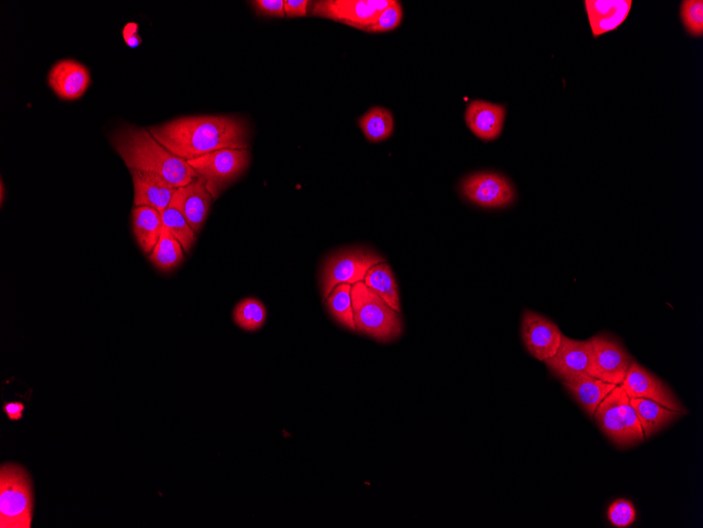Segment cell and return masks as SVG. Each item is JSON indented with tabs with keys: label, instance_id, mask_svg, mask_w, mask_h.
Here are the masks:
<instances>
[{
	"label": "cell",
	"instance_id": "cell-19",
	"mask_svg": "<svg viewBox=\"0 0 703 528\" xmlns=\"http://www.w3.org/2000/svg\"><path fill=\"white\" fill-rule=\"evenodd\" d=\"M133 230L140 248L151 253L162 236V213L148 206H135L132 210Z\"/></svg>",
	"mask_w": 703,
	"mask_h": 528
},
{
	"label": "cell",
	"instance_id": "cell-25",
	"mask_svg": "<svg viewBox=\"0 0 703 528\" xmlns=\"http://www.w3.org/2000/svg\"><path fill=\"white\" fill-rule=\"evenodd\" d=\"M352 286L340 284L334 288L327 299V307L332 317L346 328L356 331L351 297Z\"/></svg>",
	"mask_w": 703,
	"mask_h": 528
},
{
	"label": "cell",
	"instance_id": "cell-30",
	"mask_svg": "<svg viewBox=\"0 0 703 528\" xmlns=\"http://www.w3.org/2000/svg\"><path fill=\"white\" fill-rule=\"evenodd\" d=\"M608 518L615 527H628L632 525L636 519L635 508L628 500H617L611 504Z\"/></svg>",
	"mask_w": 703,
	"mask_h": 528
},
{
	"label": "cell",
	"instance_id": "cell-16",
	"mask_svg": "<svg viewBox=\"0 0 703 528\" xmlns=\"http://www.w3.org/2000/svg\"><path fill=\"white\" fill-rule=\"evenodd\" d=\"M174 198L195 233L200 232L208 217L213 199L206 182L198 176L187 186L178 188Z\"/></svg>",
	"mask_w": 703,
	"mask_h": 528
},
{
	"label": "cell",
	"instance_id": "cell-20",
	"mask_svg": "<svg viewBox=\"0 0 703 528\" xmlns=\"http://www.w3.org/2000/svg\"><path fill=\"white\" fill-rule=\"evenodd\" d=\"M565 387L575 400L585 409V412L594 417L599 404L617 386L593 377H580L564 381Z\"/></svg>",
	"mask_w": 703,
	"mask_h": 528
},
{
	"label": "cell",
	"instance_id": "cell-18",
	"mask_svg": "<svg viewBox=\"0 0 703 528\" xmlns=\"http://www.w3.org/2000/svg\"><path fill=\"white\" fill-rule=\"evenodd\" d=\"M585 4L593 35L598 37L624 24L633 3L631 0H587Z\"/></svg>",
	"mask_w": 703,
	"mask_h": 528
},
{
	"label": "cell",
	"instance_id": "cell-32",
	"mask_svg": "<svg viewBox=\"0 0 703 528\" xmlns=\"http://www.w3.org/2000/svg\"><path fill=\"white\" fill-rule=\"evenodd\" d=\"M308 0H286L285 12L288 17H304L308 15L310 6Z\"/></svg>",
	"mask_w": 703,
	"mask_h": 528
},
{
	"label": "cell",
	"instance_id": "cell-1",
	"mask_svg": "<svg viewBox=\"0 0 703 528\" xmlns=\"http://www.w3.org/2000/svg\"><path fill=\"white\" fill-rule=\"evenodd\" d=\"M154 139L186 161L220 149H248L250 130L247 122L232 115L180 117L152 127Z\"/></svg>",
	"mask_w": 703,
	"mask_h": 528
},
{
	"label": "cell",
	"instance_id": "cell-17",
	"mask_svg": "<svg viewBox=\"0 0 703 528\" xmlns=\"http://www.w3.org/2000/svg\"><path fill=\"white\" fill-rule=\"evenodd\" d=\"M506 108L484 101L470 103L466 122L470 130L482 141H494L504 129Z\"/></svg>",
	"mask_w": 703,
	"mask_h": 528
},
{
	"label": "cell",
	"instance_id": "cell-21",
	"mask_svg": "<svg viewBox=\"0 0 703 528\" xmlns=\"http://www.w3.org/2000/svg\"><path fill=\"white\" fill-rule=\"evenodd\" d=\"M630 404L636 412L642 429H644L645 438L658 433L661 428L669 425L682 415L647 399L633 398L630 399Z\"/></svg>",
	"mask_w": 703,
	"mask_h": 528
},
{
	"label": "cell",
	"instance_id": "cell-31",
	"mask_svg": "<svg viewBox=\"0 0 703 528\" xmlns=\"http://www.w3.org/2000/svg\"><path fill=\"white\" fill-rule=\"evenodd\" d=\"M252 5L261 15L280 18L286 16L284 0H255Z\"/></svg>",
	"mask_w": 703,
	"mask_h": 528
},
{
	"label": "cell",
	"instance_id": "cell-28",
	"mask_svg": "<svg viewBox=\"0 0 703 528\" xmlns=\"http://www.w3.org/2000/svg\"><path fill=\"white\" fill-rule=\"evenodd\" d=\"M681 18L690 34L701 36L703 33L702 0H687V2L682 3Z\"/></svg>",
	"mask_w": 703,
	"mask_h": 528
},
{
	"label": "cell",
	"instance_id": "cell-29",
	"mask_svg": "<svg viewBox=\"0 0 703 528\" xmlns=\"http://www.w3.org/2000/svg\"><path fill=\"white\" fill-rule=\"evenodd\" d=\"M403 15V7H401V4L392 0L391 5L380 13L376 23L365 29V31L380 33L394 30L398 28L401 21H403Z\"/></svg>",
	"mask_w": 703,
	"mask_h": 528
},
{
	"label": "cell",
	"instance_id": "cell-12",
	"mask_svg": "<svg viewBox=\"0 0 703 528\" xmlns=\"http://www.w3.org/2000/svg\"><path fill=\"white\" fill-rule=\"evenodd\" d=\"M630 399L640 398L654 401L680 414H687L672 393V390L649 370L637 362L632 363L628 374L621 384Z\"/></svg>",
	"mask_w": 703,
	"mask_h": 528
},
{
	"label": "cell",
	"instance_id": "cell-11",
	"mask_svg": "<svg viewBox=\"0 0 703 528\" xmlns=\"http://www.w3.org/2000/svg\"><path fill=\"white\" fill-rule=\"evenodd\" d=\"M545 362L552 373L562 381L593 377V350L590 340L577 341L562 335L556 354Z\"/></svg>",
	"mask_w": 703,
	"mask_h": 528
},
{
	"label": "cell",
	"instance_id": "cell-22",
	"mask_svg": "<svg viewBox=\"0 0 703 528\" xmlns=\"http://www.w3.org/2000/svg\"><path fill=\"white\" fill-rule=\"evenodd\" d=\"M365 284L377 293L392 309L399 312V291L394 273L387 263L373 266L367 273Z\"/></svg>",
	"mask_w": 703,
	"mask_h": 528
},
{
	"label": "cell",
	"instance_id": "cell-2",
	"mask_svg": "<svg viewBox=\"0 0 703 528\" xmlns=\"http://www.w3.org/2000/svg\"><path fill=\"white\" fill-rule=\"evenodd\" d=\"M111 143L130 170L154 173L175 188L198 178L188 161L179 158L145 129L125 127L113 133Z\"/></svg>",
	"mask_w": 703,
	"mask_h": 528
},
{
	"label": "cell",
	"instance_id": "cell-15",
	"mask_svg": "<svg viewBox=\"0 0 703 528\" xmlns=\"http://www.w3.org/2000/svg\"><path fill=\"white\" fill-rule=\"evenodd\" d=\"M134 184V205L148 206L160 213L171 204L178 188H175L159 175L139 170H130Z\"/></svg>",
	"mask_w": 703,
	"mask_h": 528
},
{
	"label": "cell",
	"instance_id": "cell-26",
	"mask_svg": "<svg viewBox=\"0 0 703 528\" xmlns=\"http://www.w3.org/2000/svg\"><path fill=\"white\" fill-rule=\"evenodd\" d=\"M162 218L164 227L182 244L184 250L189 252L196 242V233L187 222L183 212L180 211L175 198H173L169 207L162 214Z\"/></svg>",
	"mask_w": 703,
	"mask_h": 528
},
{
	"label": "cell",
	"instance_id": "cell-34",
	"mask_svg": "<svg viewBox=\"0 0 703 528\" xmlns=\"http://www.w3.org/2000/svg\"><path fill=\"white\" fill-rule=\"evenodd\" d=\"M4 191H5V188H4V184H3V182H2V204H3L4 198H5V197H4Z\"/></svg>",
	"mask_w": 703,
	"mask_h": 528
},
{
	"label": "cell",
	"instance_id": "cell-4",
	"mask_svg": "<svg viewBox=\"0 0 703 528\" xmlns=\"http://www.w3.org/2000/svg\"><path fill=\"white\" fill-rule=\"evenodd\" d=\"M33 517L31 480L23 467L5 464L0 471V527L30 528Z\"/></svg>",
	"mask_w": 703,
	"mask_h": 528
},
{
	"label": "cell",
	"instance_id": "cell-14",
	"mask_svg": "<svg viewBox=\"0 0 703 528\" xmlns=\"http://www.w3.org/2000/svg\"><path fill=\"white\" fill-rule=\"evenodd\" d=\"M48 84L60 99L76 101L88 90L91 76L83 64L65 60L53 66L48 75Z\"/></svg>",
	"mask_w": 703,
	"mask_h": 528
},
{
	"label": "cell",
	"instance_id": "cell-3",
	"mask_svg": "<svg viewBox=\"0 0 703 528\" xmlns=\"http://www.w3.org/2000/svg\"><path fill=\"white\" fill-rule=\"evenodd\" d=\"M351 297L354 323L360 334L379 342H390L401 335L403 323L397 311L364 282H358L352 286Z\"/></svg>",
	"mask_w": 703,
	"mask_h": 528
},
{
	"label": "cell",
	"instance_id": "cell-5",
	"mask_svg": "<svg viewBox=\"0 0 703 528\" xmlns=\"http://www.w3.org/2000/svg\"><path fill=\"white\" fill-rule=\"evenodd\" d=\"M594 417L602 432L619 447H629L646 439L630 398L621 385H617L599 404Z\"/></svg>",
	"mask_w": 703,
	"mask_h": 528
},
{
	"label": "cell",
	"instance_id": "cell-6",
	"mask_svg": "<svg viewBox=\"0 0 703 528\" xmlns=\"http://www.w3.org/2000/svg\"><path fill=\"white\" fill-rule=\"evenodd\" d=\"M188 164L206 182L212 198L217 199L246 171L250 164V152L248 149H220L190 160Z\"/></svg>",
	"mask_w": 703,
	"mask_h": 528
},
{
	"label": "cell",
	"instance_id": "cell-23",
	"mask_svg": "<svg viewBox=\"0 0 703 528\" xmlns=\"http://www.w3.org/2000/svg\"><path fill=\"white\" fill-rule=\"evenodd\" d=\"M368 141L377 143L390 138L394 132V117L383 107H373L358 121Z\"/></svg>",
	"mask_w": 703,
	"mask_h": 528
},
{
	"label": "cell",
	"instance_id": "cell-9",
	"mask_svg": "<svg viewBox=\"0 0 703 528\" xmlns=\"http://www.w3.org/2000/svg\"><path fill=\"white\" fill-rule=\"evenodd\" d=\"M590 342L593 350V378L621 385L633 363L629 352L607 335L596 336Z\"/></svg>",
	"mask_w": 703,
	"mask_h": 528
},
{
	"label": "cell",
	"instance_id": "cell-27",
	"mask_svg": "<svg viewBox=\"0 0 703 528\" xmlns=\"http://www.w3.org/2000/svg\"><path fill=\"white\" fill-rule=\"evenodd\" d=\"M233 319L241 329L256 331L266 323L267 309L260 301L249 298L235 307Z\"/></svg>",
	"mask_w": 703,
	"mask_h": 528
},
{
	"label": "cell",
	"instance_id": "cell-33",
	"mask_svg": "<svg viewBox=\"0 0 703 528\" xmlns=\"http://www.w3.org/2000/svg\"><path fill=\"white\" fill-rule=\"evenodd\" d=\"M4 412L11 421H18L24 416L25 405L19 402L8 403L4 406Z\"/></svg>",
	"mask_w": 703,
	"mask_h": 528
},
{
	"label": "cell",
	"instance_id": "cell-24",
	"mask_svg": "<svg viewBox=\"0 0 703 528\" xmlns=\"http://www.w3.org/2000/svg\"><path fill=\"white\" fill-rule=\"evenodd\" d=\"M153 265L162 271H171L184 261V248L166 228L149 257Z\"/></svg>",
	"mask_w": 703,
	"mask_h": 528
},
{
	"label": "cell",
	"instance_id": "cell-7",
	"mask_svg": "<svg viewBox=\"0 0 703 528\" xmlns=\"http://www.w3.org/2000/svg\"><path fill=\"white\" fill-rule=\"evenodd\" d=\"M384 262L377 253L365 248L340 250L333 254L325 263L321 275L324 300H327L334 288L340 284L354 285L364 282L368 271Z\"/></svg>",
	"mask_w": 703,
	"mask_h": 528
},
{
	"label": "cell",
	"instance_id": "cell-10",
	"mask_svg": "<svg viewBox=\"0 0 703 528\" xmlns=\"http://www.w3.org/2000/svg\"><path fill=\"white\" fill-rule=\"evenodd\" d=\"M461 192L472 203L484 208H502L515 200L512 184L501 174L482 172L468 176Z\"/></svg>",
	"mask_w": 703,
	"mask_h": 528
},
{
	"label": "cell",
	"instance_id": "cell-8",
	"mask_svg": "<svg viewBox=\"0 0 703 528\" xmlns=\"http://www.w3.org/2000/svg\"><path fill=\"white\" fill-rule=\"evenodd\" d=\"M391 3L392 0H324L316 2L311 12L315 16L365 31L376 23L380 13Z\"/></svg>",
	"mask_w": 703,
	"mask_h": 528
},
{
	"label": "cell",
	"instance_id": "cell-13",
	"mask_svg": "<svg viewBox=\"0 0 703 528\" xmlns=\"http://www.w3.org/2000/svg\"><path fill=\"white\" fill-rule=\"evenodd\" d=\"M521 335L530 354L544 362L556 354L562 337L559 327L554 322L531 310L524 312Z\"/></svg>",
	"mask_w": 703,
	"mask_h": 528
}]
</instances>
